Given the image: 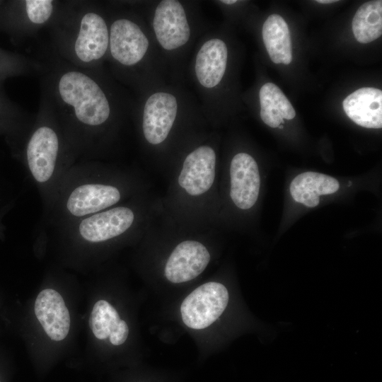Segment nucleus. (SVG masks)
Here are the masks:
<instances>
[{
	"label": "nucleus",
	"mask_w": 382,
	"mask_h": 382,
	"mask_svg": "<svg viewBox=\"0 0 382 382\" xmlns=\"http://www.w3.org/2000/svg\"><path fill=\"white\" fill-rule=\"evenodd\" d=\"M37 59L40 94L50 104L77 161L102 156L123 105L101 69L74 66L46 44Z\"/></svg>",
	"instance_id": "obj_1"
},
{
	"label": "nucleus",
	"mask_w": 382,
	"mask_h": 382,
	"mask_svg": "<svg viewBox=\"0 0 382 382\" xmlns=\"http://www.w3.org/2000/svg\"><path fill=\"white\" fill-rule=\"evenodd\" d=\"M13 157L35 184L45 214L62 178L77 160L50 104L41 94L34 121Z\"/></svg>",
	"instance_id": "obj_2"
},
{
	"label": "nucleus",
	"mask_w": 382,
	"mask_h": 382,
	"mask_svg": "<svg viewBox=\"0 0 382 382\" xmlns=\"http://www.w3.org/2000/svg\"><path fill=\"white\" fill-rule=\"evenodd\" d=\"M47 29V44L62 59L82 69H102L108 50L109 21L98 2L62 1Z\"/></svg>",
	"instance_id": "obj_3"
},
{
	"label": "nucleus",
	"mask_w": 382,
	"mask_h": 382,
	"mask_svg": "<svg viewBox=\"0 0 382 382\" xmlns=\"http://www.w3.org/2000/svg\"><path fill=\"white\" fill-rule=\"evenodd\" d=\"M108 179L107 171L95 160L75 163L62 178L37 231L43 234L115 206L124 190Z\"/></svg>",
	"instance_id": "obj_4"
},
{
	"label": "nucleus",
	"mask_w": 382,
	"mask_h": 382,
	"mask_svg": "<svg viewBox=\"0 0 382 382\" xmlns=\"http://www.w3.org/2000/svg\"><path fill=\"white\" fill-rule=\"evenodd\" d=\"M134 221L135 212L130 207L114 206L50 231L55 232L65 244L88 249L130 231Z\"/></svg>",
	"instance_id": "obj_5"
},
{
	"label": "nucleus",
	"mask_w": 382,
	"mask_h": 382,
	"mask_svg": "<svg viewBox=\"0 0 382 382\" xmlns=\"http://www.w3.org/2000/svg\"><path fill=\"white\" fill-rule=\"evenodd\" d=\"M108 21L107 58L121 70L134 69L148 52L149 41L146 35L136 19L127 13H117Z\"/></svg>",
	"instance_id": "obj_6"
},
{
	"label": "nucleus",
	"mask_w": 382,
	"mask_h": 382,
	"mask_svg": "<svg viewBox=\"0 0 382 382\" xmlns=\"http://www.w3.org/2000/svg\"><path fill=\"white\" fill-rule=\"evenodd\" d=\"M62 4L57 0H21L0 8V26L18 38L35 36L47 29Z\"/></svg>",
	"instance_id": "obj_7"
},
{
	"label": "nucleus",
	"mask_w": 382,
	"mask_h": 382,
	"mask_svg": "<svg viewBox=\"0 0 382 382\" xmlns=\"http://www.w3.org/2000/svg\"><path fill=\"white\" fill-rule=\"evenodd\" d=\"M228 302V292L221 283L207 282L193 290L183 301L180 313L189 328L204 329L223 313Z\"/></svg>",
	"instance_id": "obj_8"
},
{
	"label": "nucleus",
	"mask_w": 382,
	"mask_h": 382,
	"mask_svg": "<svg viewBox=\"0 0 382 382\" xmlns=\"http://www.w3.org/2000/svg\"><path fill=\"white\" fill-rule=\"evenodd\" d=\"M152 26L158 42L166 50L184 46L190 37L185 8L177 0H163L157 5Z\"/></svg>",
	"instance_id": "obj_9"
},
{
	"label": "nucleus",
	"mask_w": 382,
	"mask_h": 382,
	"mask_svg": "<svg viewBox=\"0 0 382 382\" xmlns=\"http://www.w3.org/2000/svg\"><path fill=\"white\" fill-rule=\"evenodd\" d=\"M178 110L177 98L168 92H156L149 96L142 109L141 129L149 144L162 143L168 137Z\"/></svg>",
	"instance_id": "obj_10"
},
{
	"label": "nucleus",
	"mask_w": 382,
	"mask_h": 382,
	"mask_svg": "<svg viewBox=\"0 0 382 382\" xmlns=\"http://www.w3.org/2000/svg\"><path fill=\"white\" fill-rule=\"evenodd\" d=\"M209 260L210 254L204 245L195 241H185L171 253L164 274L173 283L188 282L199 275Z\"/></svg>",
	"instance_id": "obj_11"
},
{
	"label": "nucleus",
	"mask_w": 382,
	"mask_h": 382,
	"mask_svg": "<svg viewBox=\"0 0 382 382\" xmlns=\"http://www.w3.org/2000/svg\"><path fill=\"white\" fill-rule=\"evenodd\" d=\"M230 196L235 205L241 209L251 208L257 202L260 177L255 159L246 153L233 156L230 166Z\"/></svg>",
	"instance_id": "obj_12"
},
{
	"label": "nucleus",
	"mask_w": 382,
	"mask_h": 382,
	"mask_svg": "<svg viewBox=\"0 0 382 382\" xmlns=\"http://www.w3.org/2000/svg\"><path fill=\"white\" fill-rule=\"evenodd\" d=\"M216 154L207 145L197 147L185 158L178 177L180 186L190 195L207 192L215 178Z\"/></svg>",
	"instance_id": "obj_13"
},
{
	"label": "nucleus",
	"mask_w": 382,
	"mask_h": 382,
	"mask_svg": "<svg viewBox=\"0 0 382 382\" xmlns=\"http://www.w3.org/2000/svg\"><path fill=\"white\" fill-rule=\"evenodd\" d=\"M34 310L35 316L50 339L61 341L70 329V315L59 293L53 289H45L37 295Z\"/></svg>",
	"instance_id": "obj_14"
},
{
	"label": "nucleus",
	"mask_w": 382,
	"mask_h": 382,
	"mask_svg": "<svg viewBox=\"0 0 382 382\" xmlns=\"http://www.w3.org/2000/svg\"><path fill=\"white\" fill-rule=\"evenodd\" d=\"M342 106L346 115L357 125L366 128H381V90L371 87L357 89L344 99Z\"/></svg>",
	"instance_id": "obj_15"
},
{
	"label": "nucleus",
	"mask_w": 382,
	"mask_h": 382,
	"mask_svg": "<svg viewBox=\"0 0 382 382\" xmlns=\"http://www.w3.org/2000/svg\"><path fill=\"white\" fill-rule=\"evenodd\" d=\"M227 59V47L222 40L211 38L207 40L195 58V72L199 84L207 88L219 85L226 71Z\"/></svg>",
	"instance_id": "obj_16"
},
{
	"label": "nucleus",
	"mask_w": 382,
	"mask_h": 382,
	"mask_svg": "<svg viewBox=\"0 0 382 382\" xmlns=\"http://www.w3.org/2000/svg\"><path fill=\"white\" fill-rule=\"evenodd\" d=\"M339 188L340 183L335 178L309 171L296 175L290 184L289 191L296 202L315 207L319 204L320 195L333 194Z\"/></svg>",
	"instance_id": "obj_17"
},
{
	"label": "nucleus",
	"mask_w": 382,
	"mask_h": 382,
	"mask_svg": "<svg viewBox=\"0 0 382 382\" xmlns=\"http://www.w3.org/2000/svg\"><path fill=\"white\" fill-rule=\"evenodd\" d=\"M262 35L270 57L275 64H289L292 61V47L289 27L278 14H272L265 20Z\"/></svg>",
	"instance_id": "obj_18"
},
{
	"label": "nucleus",
	"mask_w": 382,
	"mask_h": 382,
	"mask_svg": "<svg viewBox=\"0 0 382 382\" xmlns=\"http://www.w3.org/2000/svg\"><path fill=\"white\" fill-rule=\"evenodd\" d=\"M260 117L272 128L284 123V119L292 120L296 112L281 89L272 83H266L260 90Z\"/></svg>",
	"instance_id": "obj_19"
},
{
	"label": "nucleus",
	"mask_w": 382,
	"mask_h": 382,
	"mask_svg": "<svg viewBox=\"0 0 382 382\" xmlns=\"http://www.w3.org/2000/svg\"><path fill=\"white\" fill-rule=\"evenodd\" d=\"M356 40L360 43L371 42L382 34V1H369L357 11L352 23Z\"/></svg>",
	"instance_id": "obj_20"
},
{
	"label": "nucleus",
	"mask_w": 382,
	"mask_h": 382,
	"mask_svg": "<svg viewBox=\"0 0 382 382\" xmlns=\"http://www.w3.org/2000/svg\"><path fill=\"white\" fill-rule=\"evenodd\" d=\"M122 320L116 309L107 301H98L90 315L89 326L99 340L108 338L120 326Z\"/></svg>",
	"instance_id": "obj_21"
},
{
	"label": "nucleus",
	"mask_w": 382,
	"mask_h": 382,
	"mask_svg": "<svg viewBox=\"0 0 382 382\" xmlns=\"http://www.w3.org/2000/svg\"><path fill=\"white\" fill-rule=\"evenodd\" d=\"M128 334L129 328L126 322L122 320L120 328L109 336L110 342L113 345H120L126 341Z\"/></svg>",
	"instance_id": "obj_22"
},
{
	"label": "nucleus",
	"mask_w": 382,
	"mask_h": 382,
	"mask_svg": "<svg viewBox=\"0 0 382 382\" xmlns=\"http://www.w3.org/2000/svg\"><path fill=\"white\" fill-rule=\"evenodd\" d=\"M237 1H236V0H223V1H220V2L224 3L225 4H228V5L233 4L236 3Z\"/></svg>",
	"instance_id": "obj_23"
},
{
	"label": "nucleus",
	"mask_w": 382,
	"mask_h": 382,
	"mask_svg": "<svg viewBox=\"0 0 382 382\" xmlns=\"http://www.w3.org/2000/svg\"><path fill=\"white\" fill-rule=\"evenodd\" d=\"M337 1L335 0H317L316 2L318 3H320V4H330V3H334Z\"/></svg>",
	"instance_id": "obj_24"
},
{
	"label": "nucleus",
	"mask_w": 382,
	"mask_h": 382,
	"mask_svg": "<svg viewBox=\"0 0 382 382\" xmlns=\"http://www.w3.org/2000/svg\"><path fill=\"white\" fill-rule=\"evenodd\" d=\"M279 127L280 129H282V128H283V126L280 125L279 126Z\"/></svg>",
	"instance_id": "obj_25"
}]
</instances>
